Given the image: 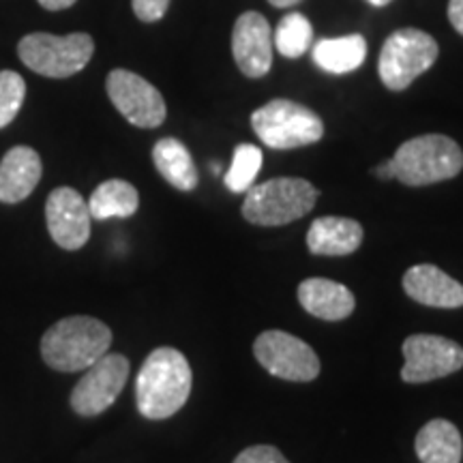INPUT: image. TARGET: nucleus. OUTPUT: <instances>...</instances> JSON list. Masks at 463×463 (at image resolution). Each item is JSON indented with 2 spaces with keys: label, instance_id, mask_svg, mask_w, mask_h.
I'll list each match as a JSON object with an SVG mask.
<instances>
[{
  "label": "nucleus",
  "instance_id": "ddd939ff",
  "mask_svg": "<svg viewBox=\"0 0 463 463\" xmlns=\"http://www.w3.org/2000/svg\"><path fill=\"white\" fill-rule=\"evenodd\" d=\"M273 31L264 15L256 11L242 14L232 34V54L247 78H264L273 65Z\"/></svg>",
  "mask_w": 463,
  "mask_h": 463
},
{
  "label": "nucleus",
  "instance_id": "39448f33",
  "mask_svg": "<svg viewBox=\"0 0 463 463\" xmlns=\"http://www.w3.org/2000/svg\"><path fill=\"white\" fill-rule=\"evenodd\" d=\"M95 42L86 33H71L65 37L50 33H31L17 45L22 62L45 78H71L89 65Z\"/></svg>",
  "mask_w": 463,
  "mask_h": 463
},
{
  "label": "nucleus",
  "instance_id": "393cba45",
  "mask_svg": "<svg viewBox=\"0 0 463 463\" xmlns=\"http://www.w3.org/2000/svg\"><path fill=\"white\" fill-rule=\"evenodd\" d=\"M234 463H289L279 449L275 447H249L236 457Z\"/></svg>",
  "mask_w": 463,
  "mask_h": 463
},
{
  "label": "nucleus",
  "instance_id": "c85d7f7f",
  "mask_svg": "<svg viewBox=\"0 0 463 463\" xmlns=\"http://www.w3.org/2000/svg\"><path fill=\"white\" fill-rule=\"evenodd\" d=\"M39 5L48 11H62L75 5V0H39Z\"/></svg>",
  "mask_w": 463,
  "mask_h": 463
},
{
  "label": "nucleus",
  "instance_id": "6e6552de",
  "mask_svg": "<svg viewBox=\"0 0 463 463\" xmlns=\"http://www.w3.org/2000/svg\"><path fill=\"white\" fill-rule=\"evenodd\" d=\"M253 354L270 375L289 382H311L320 373L314 347L286 331H266L253 344Z\"/></svg>",
  "mask_w": 463,
  "mask_h": 463
},
{
  "label": "nucleus",
  "instance_id": "2eb2a0df",
  "mask_svg": "<svg viewBox=\"0 0 463 463\" xmlns=\"http://www.w3.org/2000/svg\"><path fill=\"white\" fill-rule=\"evenodd\" d=\"M42 157L31 146H15L0 161V202L26 200L42 181Z\"/></svg>",
  "mask_w": 463,
  "mask_h": 463
},
{
  "label": "nucleus",
  "instance_id": "a211bd4d",
  "mask_svg": "<svg viewBox=\"0 0 463 463\" xmlns=\"http://www.w3.org/2000/svg\"><path fill=\"white\" fill-rule=\"evenodd\" d=\"M422 463H461V433L447 419H433L419 431L414 442Z\"/></svg>",
  "mask_w": 463,
  "mask_h": 463
},
{
  "label": "nucleus",
  "instance_id": "412c9836",
  "mask_svg": "<svg viewBox=\"0 0 463 463\" xmlns=\"http://www.w3.org/2000/svg\"><path fill=\"white\" fill-rule=\"evenodd\" d=\"M140 206V195L131 183L112 178V181L101 183L99 187L92 191L89 200V213L92 219H112V217H131L136 215Z\"/></svg>",
  "mask_w": 463,
  "mask_h": 463
},
{
  "label": "nucleus",
  "instance_id": "a878e982",
  "mask_svg": "<svg viewBox=\"0 0 463 463\" xmlns=\"http://www.w3.org/2000/svg\"><path fill=\"white\" fill-rule=\"evenodd\" d=\"M133 14L142 22H159L165 15L170 0H131Z\"/></svg>",
  "mask_w": 463,
  "mask_h": 463
},
{
  "label": "nucleus",
  "instance_id": "4468645a",
  "mask_svg": "<svg viewBox=\"0 0 463 463\" xmlns=\"http://www.w3.org/2000/svg\"><path fill=\"white\" fill-rule=\"evenodd\" d=\"M403 289L410 298L438 309L463 307V286L433 264L412 266L403 275Z\"/></svg>",
  "mask_w": 463,
  "mask_h": 463
},
{
  "label": "nucleus",
  "instance_id": "20e7f679",
  "mask_svg": "<svg viewBox=\"0 0 463 463\" xmlns=\"http://www.w3.org/2000/svg\"><path fill=\"white\" fill-rule=\"evenodd\" d=\"M317 194L320 191L305 178H270L247 191L242 217L264 228L288 225L314 211Z\"/></svg>",
  "mask_w": 463,
  "mask_h": 463
},
{
  "label": "nucleus",
  "instance_id": "aec40b11",
  "mask_svg": "<svg viewBox=\"0 0 463 463\" xmlns=\"http://www.w3.org/2000/svg\"><path fill=\"white\" fill-rule=\"evenodd\" d=\"M314 62L322 71L344 75L356 71L367 58V42L361 34H347L339 39H322L314 45Z\"/></svg>",
  "mask_w": 463,
  "mask_h": 463
},
{
  "label": "nucleus",
  "instance_id": "9b49d317",
  "mask_svg": "<svg viewBox=\"0 0 463 463\" xmlns=\"http://www.w3.org/2000/svg\"><path fill=\"white\" fill-rule=\"evenodd\" d=\"M129 378V361L123 354H103L86 369L84 378L71 392V408L80 416L106 412L125 389Z\"/></svg>",
  "mask_w": 463,
  "mask_h": 463
},
{
  "label": "nucleus",
  "instance_id": "cd10ccee",
  "mask_svg": "<svg viewBox=\"0 0 463 463\" xmlns=\"http://www.w3.org/2000/svg\"><path fill=\"white\" fill-rule=\"evenodd\" d=\"M373 174L378 178H382V181H391V178H395V165H392V159H386L384 164H380L373 170Z\"/></svg>",
  "mask_w": 463,
  "mask_h": 463
},
{
  "label": "nucleus",
  "instance_id": "423d86ee",
  "mask_svg": "<svg viewBox=\"0 0 463 463\" xmlns=\"http://www.w3.org/2000/svg\"><path fill=\"white\" fill-rule=\"evenodd\" d=\"M256 136L269 148L289 150L322 140L324 123L314 109L289 99H275L251 114Z\"/></svg>",
  "mask_w": 463,
  "mask_h": 463
},
{
  "label": "nucleus",
  "instance_id": "7c9ffc66",
  "mask_svg": "<svg viewBox=\"0 0 463 463\" xmlns=\"http://www.w3.org/2000/svg\"><path fill=\"white\" fill-rule=\"evenodd\" d=\"M369 3H372L373 7H386V5L392 3V0H369Z\"/></svg>",
  "mask_w": 463,
  "mask_h": 463
},
{
  "label": "nucleus",
  "instance_id": "f03ea898",
  "mask_svg": "<svg viewBox=\"0 0 463 463\" xmlns=\"http://www.w3.org/2000/svg\"><path fill=\"white\" fill-rule=\"evenodd\" d=\"M112 345V331L90 316H71L56 322L42 339V356L56 372H86Z\"/></svg>",
  "mask_w": 463,
  "mask_h": 463
},
{
  "label": "nucleus",
  "instance_id": "1a4fd4ad",
  "mask_svg": "<svg viewBox=\"0 0 463 463\" xmlns=\"http://www.w3.org/2000/svg\"><path fill=\"white\" fill-rule=\"evenodd\" d=\"M403 382L425 384L459 372L463 367V347L439 335H412L403 341Z\"/></svg>",
  "mask_w": 463,
  "mask_h": 463
},
{
  "label": "nucleus",
  "instance_id": "9d476101",
  "mask_svg": "<svg viewBox=\"0 0 463 463\" xmlns=\"http://www.w3.org/2000/svg\"><path fill=\"white\" fill-rule=\"evenodd\" d=\"M106 89L109 101L131 125L155 129L165 120L167 109L164 97L142 75L127 69H114L108 75Z\"/></svg>",
  "mask_w": 463,
  "mask_h": 463
},
{
  "label": "nucleus",
  "instance_id": "6ab92c4d",
  "mask_svg": "<svg viewBox=\"0 0 463 463\" xmlns=\"http://www.w3.org/2000/svg\"><path fill=\"white\" fill-rule=\"evenodd\" d=\"M153 161L161 176L178 191H194L198 187V167L189 148L176 137H164L155 144Z\"/></svg>",
  "mask_w": 463,
  "mask_h": 463
},
{
  "label": "nucleus",
  "instance_id": "bb28decb",
  "mask_svg": "<svg viewBox=\"0 0 463 463\" xmlns=\"http://www.w3.org/2000/svg\"><path fill=\"white\" fill-rule=\"evenodd\" d=\"M449 20L459 34H463V0H450L449 3Z\"/></svg>",
  "mask_w": 463,
  "mask_h": 463
},
{
  "label": "nucleus",
  "instance_id": "7ed1b4c3",
  "mask_svg": "<svg viewBox=\"0 0 463 463\" xmlns=\"http://www.w3.org/2000/svg\"><path fill=\"white\" fill-rule=\"evenodd\" d=\"M391 159L395 165V178L408 187H425V184L449 181L463 170L459 144L438 133L403 142Z\"/></svg>",
  "mask_w": 463,
  "mask_h": 463
},
{
  "label": "nucleus",
  "instance_id": "0eeeda50",
  "mask_svg": "<svg viewBox=\"0 0 463 463\" xmlns=\"http://www.w3.org/2000/svg\"><path fill=\"white\" fill-rule=\"evenodd\" d=\"M438 43L431 34L419 28L395 31L382 45L378 73L389 90H405L419 75L438 61Z\"/></svg>",
  "mask_w": 463,
  "mask_h": 463
},
{
  "label": "nucleus",
  "instance_id": "f257e3e1",
  "mask_svg": "<svg viewBox=\"0 0 463 463\" xmlns=\"http://www.w3.org/2000/svg\"><path fill=\"white\" fill-rule=\"evenodd\" d=\"M189 361L176 347H157L144 361L136 380V402L142 416L150 420L170 419L191 395Z\"/></svg>",
  "mask_w": 463,
  "mask_h": 463
},
{
  "label": "nucleus",
  "instance_id": "5701e85b",
  "mask_svg": "<svg viewBox=\"0 0 463 463\" xmlns=\"http://www.w3.org/2000/svg\"><path fill=\"white\" fill-rule=\"evenodd\" d=\"M264 155L262 150L253 144H239L234 148V157L228 174H225L223 183L232 194H247L256 183V176L262 170Z\"/></svg>",
  "mask_w": 463,
  "mask_h": 463
},
{
  "label": "nucleus",
  "instance_id": "4be33fe9",
  "mask_svg": "<svg viewBox=\"0 0 463 463\" xmlns=\"http://www.w3.org/2000/svg\"><path fill=\"white\" fill-rule=\"evenodd\" d=\"M314 43V26L303 14H288L273 33V45L281 56L300 58Z\"/></svg>",
  "mask_w": 463,
  "mask_h": 463
},
{
  "label": "nucleus",
  "instance_id": "b1692460",
  "mask_svg": "<svg viewBox=\"0 0 463 463\" xmlns=\"http://www.w3.org/2000/svg\"><path fill=\"white\" fill-rule=\"evenodd\" d=\"M26 82L20 73L0 71V129H5L22 109Z\"/></svg>",
  "mask_w": 463,
  "mask_h": 463
},
{
  "label": "nucleus",
  "instance_id": "c756f323",
  "mask_svg": "<svg viewBox=\"0 0 463 463\" xmlns=\"http://www.w3.org/2000/svg\"><path fill=\"white\" fill-rule=\"evenodd\" d=\"M273 7H279V9H286V7H292V5L300 3V0H269Z\"/></svg>",
  "mask_w": 463,
  "mask_h": 463
},
{
  "label": "nucleus",
  "instance_id": "f8f14e48",
  "mask_svg": "<svg viewBox=\"0 0 463 463\" xmlns=\"http://www.w3.org/2000/svg\"><path fill=\"white\" fill-rule=\"evenodd\" d=\"M89 204L71 187H58L45 202V222L50 236L58 247L67 251H78L90 239Z\"/></svg>",
  "mask_w": 463,
  "mask_h": 463
},
{
  "label": "nucleus",
  "instance_id": "dca6fc26",
  "mask_svg": "<svg viewBox=\"0 0 463 463\" xmlns=\"http://www.w3.org/2000/svg\"><path fill=\"white\" fill-rule=\"evenodd\" d=\"M298 300L307 314L328 322L345 320L356 307L354 294L350 289L324 277H309L300 283Z\"/></svg>",
  "mask_w": 463,
  "mask_h": 463
},
{
  "label": "nucleus",
  "instance_id": "f3484780",
  "mask_svg": "<svg viewBox=\"0 0 463 463\" xmlns=\"http://www.w3.org/2000/svg\"><path fill=\"white\" fill-rule=\"evenodd\" d=\"M361 242V223L347 217H320L307 232V247L314 256H350Z\"/></svg>",
  "mask_w": 463,
  "mask_h": 463
}]
</instances>
